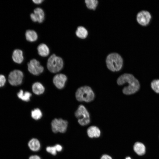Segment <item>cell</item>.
<instances>
[{"label":"cell","mask_w":159,"mask_h":159,"mask_svg":"<svg viewBox=\"0 0 159 159\" xmlns=\"http://www.w3.org/2000/svg\"><path fill=\"white\" fill-rule=\"evenodd\" d=\"M152 89L156 93H159V80H155L151 82Z\"/></svg>","instance_id":"obj_23"},{"label":"cell","mask_w":159,"mask_h":159,"mask_svg":"<svg viewBox=\"0 0 159 159\" xmlns=\"http://www.w3.org/2000/svg\"><path fill=\"white\" fill-rule=\"evenodd\" d=\"M125 159H131V158L129 157H127Z\"/></svg>","instance_id":"obj_30"},{"label":"cell","mask_w":159,"mask_h":159,"mask_svg":"<svg viewBox=\"0 0 159 159\" xmlns=\"http://www.w3.org/2000/svg\"><path fill=\"white\" fill-rule=\"evenodd\" d=\"M29 159H41L39 156L36 155L30 156Z\"/></svg>","instance_id":"obj_29"},{"label":"cell","mask_w":159,"mask_h":159,"mask_svg":"<svg viewBox=\"0 0 159 159\" xmlns=\"http://www.w3.org/2000/svg\"><path fill=\"white\" fill-rule=\"evenodd\" d=\"M17 96L19 98L22 100L28 102L30 100L32 94L27 91L24 92L22 90H21L17 93Z\"/></svg>","instance_id":"obj_20"},{"label":"cell","mask_w":159,"mask_h":159,"mask_svg":"<svg viewBox=\"0 0 159 159\" xmlns=\"http://www.w3.org/2000/svg\"><path fill=\"white\" fill-rule=\"evenodd\" d=\"M31 116L35 120L40 119L42 116L41 111L38 108H36L31 112Z\"/></svg>","instance_id":"obj_22"},{"label":"cell","mask_w":159,"mask_h":159,"mask_svg":"<svg viewBox=\"0 0 159 159\" xmlns=\"http://www.w3.org/2000/svg\"><path fill=\"white\" fill-rule=\"evenodd\" d=\"M28 145L29 148L34 151L39 150L40 146L39 141L35 138H33L30 140L28 143Z\"/></svg>","instance_id":"obj_17"},{"label":"cell","mask_w":159,"mask_h":159,"mask_svg":"<svg viewBox=\"0 0 159 159\" xmlns=\"http://www.w3.org/2000/svg\"><path fill=\"white\" fill-rule=\"evenodd\" d=\"M151 18V15L148 11L143 10L138 13L136 19L139 24L145 26L148 24Z\"/></svg>","instance_id":"obj_9"},{"label":"cell","mask_w":159,"mask_h":159,"mask_svg":"<svg viewBox=\"0 0 159 159\" xmlns=\"http://www.w3.org/2000/svg\"><path fill=\"white\" fill-rule=\"evenodd\" d=\"M133 148L135 153L139 155H142L145 153V147L144 145L141 143H136L134 145Z\"/></svg>","instance_id":"obj_15"},{"label":"cell","mask_w":159,"mask_h":159,"mask_svg":"<svg viewBox=\"0 0 159 159\" xmlns=\"http://www.w3.org/2000/svg\"><path fill=\"white\" fill-rule=\"evenodd\" d=\"M117 83L119 85L127 84L122 90L123 93L126 95L135 93L140 87L138 80L130 74L125 73L120 76L117 80Z\"/></svg>","instance_id":"obj_1"},{"label":"cell","mask_w":159,"mask_h":159,"mask_svg":"<svg viewBox=\"0 0 159 159\" xmlns=\"http://www.w3.org/2000/svg\"><path fill=\"white\" fill-rule=\"evenodd\" d=\"M108 68L112 72H117L122 68L123 60L122 57L117 53H112L109 54L106 60Z\"/></svg>","instance_id":"obj_2"},{"label":"cell","mask_w":159,"mask_h":159,"mask_svg":"<svg viewBox=\"0 0 159 159\" xmlns=\"http://www.w3.org/2000/svg\"><path fill=\"white\" fill-rule=\"evenodd\" d=\"M33 1L35 4H39L41 3L44 0H33Z\"/></svg>","instance_id":"obj_28"},{"label":"cell","mask_w":159,"mask_h":159,"mask_svg":"<svg viewBox=\"0 0 159 159\" xmlns=\"http://www.w3.org/2000/svg\"><path fill=\"white\" fill-rule=\"evenodd\" d=\"M23 77V74L21 71L14 70L9 73L8 76V81L11 85L16 86L21 84Z\"/></svg>","instance_id":"obj_7"},{"label":"cell","mask_w":159,"mask_h":159,"mask_svg":"<svg viewBox=\"0 0 159 159\" xmlns=\"http://www.w3.org/2000/svg\"><path fill=\"white\" fill-rule=\"evenodd\" d=\"M47 151L52 155H55L57 153V150L55 146H49L46 148Z\"/></svg>","instance_id":"obj_24"},{"label":"cell","mask_w":159,"mask_h":159,"mask_svg":"<svg viewBox=\"0 0 159 159\" xmlns=\"http://www.w3.org/2000/svg\"><path fill=\"white\" fill-rule=\"evenodd\" d=\"M12 57L15 62L18 64L21 63L24 60L22 51L19 49L14 50L13 52Z\"/></svg>","instance_id":"obj_12"},{"label":"cell","mask_w":159,"mask_h":159,"mask_svg":"<svg viewBox=\"0 0 159 159\" xmlns=\"http://www.w3.org/2000/svg\"><path fill=\"white\" fill-rule=\"evenodd\" d=\"M30 17L34 22L41 23L43 21L44 19V11L41 8H37L34 9V13L31 14Z\"/></svg>","instance_id":"obj_10"},{"label":"cell","mask_w":159,"mask_h":159,"mask_svg":"<svg viewBox=\"0 0 159 159\" xmlns=\"http://www.w3.org/2000/svg\"><path fill=\"white\" fill-rule=\"evenodd\" d=\"M67 80L65 75L62 74H58L53 78V82L56 87L59 89L63 88Z\"/></svg>","instance_id":"obj_11"},{"label":"cell","mask_w":159,"mask_h":159,"mask_svg":"<svg viewBox=\"0 0 159 159\" xmlns=\"http://www.w3.org/2000/svg\"><path fill=\"white\" fill-rule=\"evenodd\" d=\"M101 159H112V158L109 155H102Z\"/></svg>","instance_id":"obj_27"},{"label":"cell","mask_w":159,"mask_h":159,"mask_svg":"<svg viewBox=\"0 0 159 159\" xmlns=\"http://www.w3.org/2000/svg\"><path fill=\"white\" fill-rule=\"evenodd\" d=\"M87 134L91 138H97L100 135V131L99 128L95 126H91L87 130Z\"/></svg>","instance_id":"obj_13"},{"label":"cell","mask_w":159,"mask_h":159,"mask_svg":"<svg viewBox=\"0 0 159 159\" xmlns=\"http://www.w3.org/2000/svg\"><path fill=\"white\" fill-rule=\"evenodd\" d=\"M6 79L4 76L0 74V87H4L5 84Z\"/></svg>","instance_id":"obj_25"},{"label":"cell","mask_w":159,"mask_h":159,"mask_svg":"<svg viewBox=\"0 0 159 159\" xmlns=\"http://www.w3.org/2000/svg\"><path fill=\"white\" fill-rule=\"evenodd\" d=\"M25 37L27 40L31 42L36 41L38 38L37 33L34 31L32 30H28L26 31Z\"/></svg>","instance_id":"obj_18"},{"label":"cell","mask_w":159,"mask_h":159,"mask_svg":"<svg viewBox=\"0 0 159 159\" xmlns=\"http://www.w3.org/2000/svg\"><path fill=\"white\" fill-rule=\"evenodd\" d=\"M76 117L78 119L80 124L84 126L90 122L89 113L85 107L82 105H80L75 112Z\"/></svg>","instance_id":"obj_5"},{"label":"cell","mask_w":159,"mask_h":159,"mask_svg":"<svg viewBox=\"0 0 159 159\" xmlns=\"http://www.w3.org/2000/svg\"><path fill=\"white\" fill-rule=\"evenodd\" d=\"M57 151L58 152L61 151L62 150V147L59 145L57 144L54 146Z\"/></svg>","instance_id":"obj_26"},{"label":"cell","mask_w":159,"mask_h":159,"mask_svg":"<svg viewBox=\"0 0 159 159\" xmlns=\"http://www.w3.org/2000/svg\"><path fill=\"white\" fill-rule=\"evenodd\" d=\"M77 36L81 39L85 38L88 35V32L85 28L82 26H79L76 32Z\"/></svg>","instance_id":"obj_19"},{"label":"cell","mask_w":159,"mask_h":159,"mask_svg":"<svg viewBox=\"0 0 159 159\" xmlns=\"http://www.w3.org/2000/svg\"><path fill=\"white\" fill-rule=\"evenodd\" d=\"M63 65V62L62 58L55 54H52L48 60L47 67L51 72H59L62 69Z\"/></svg>","instance_id":"obj_4"},{"label":"cell","mask_w":159,"mask_h":159,"mask_svg":"<svg viewBox=\"0 0 159 159\" xmlns=\"http://www.w3.org/2000/svg\"><path fill=\"white\" fill-rule=\"evenodd\" d=\"M32 89L33 92L37 95L42 94L45 90L44 87L39 82H35L33 85Z\"/></svg>","instance_id":"obj_16"},{"label":"cell","mask_w":159,"mask_h":159,"mask_svg":"<svg viewBox=\"0 0 159 159\" xmlns=\"http://www.w3.org/2000/svg\"><path fill=\"white\" fill-rule=\"evenodd\" d=\"M75 97L79 101L89 102L94 100L95 95L90 87L85 86L77 89L76 92Z\"/></svg>","instance_id":"obj_3"},{"label":"cell","mask_w":159,"mask_h":159,"mask_svg":"<svg viewBox=\"0 0 159 159\" xmlns=\"http://www.w3.org/2000/svg\"><path fill=\"white\" fill-rule=\"evenodd\" d=\"M85 1L87 8L95 10L98 4L97 0H86Z\"/></svg>","instance_id":"obj_21"},{"label":"cell","mask_w":159,"mask_h":159,"mask_svg":"<svg viewBox=\"0 0 159 159\" xmlns=\"http://www.w3.org/2000/svg\"><path fill=\"white\" fill-rule=\"evenodd\" d=\"M28 69L30 73L34 75H38L43 71L44 67L39 62L35 59L30 61L27 64Z\"/></svg>","instance_id":"obj_8"},{"label":"cell","mask_w":159,"mask_h":159,"mask_svg":"<svg viewBox=\"0 0 159 159\" xmlns=\"http://www.w3.org/2000/svg\"><path fill=\"white\" fill-rule=\"evenodd\" d=\"M37 50L39 54L43 57L47 56L49 52L48 47L44 44H40L37 47Z\"/></svg>","instance_id":"obj_14"},{"label":"cell","mask_w":159,"mask_h":159,"mask_svg":"<svg viewBox=\"0 0 159 159\" xmlns=\"http://www.w3.org/2000/svg\"><path fill=\"white\" fill-rule=\"evenodd\" d=\"M51 126L52 131L54 132L64 133L67 130L68 122L62 119L55 118L52 122Z\"/></svg>","instance_id":"obj_6"}]
</instances>
